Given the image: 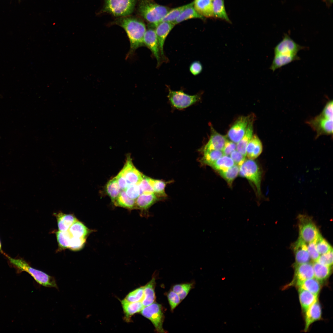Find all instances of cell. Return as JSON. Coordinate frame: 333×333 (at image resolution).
<instances>
[{
    "label": "cell",
    "mask_w": 333,
    "mask_h": 333,
    "mask_svg": "<svg viewBox=\"0 0 333 333\" xmlns=\"http://www.w3.org/2000/svg\"><path fill=\"white\" fill-rule=\"evenodd\" d=\"M192 3V2H191L187 5L171 9H170L168 12L162 19L160 22H169L173 23L178 18L181 13L186 8L190 6Z\"/></svg>",
    "instance_id": "74e56055"
},
{
    "label": "cell",
    "mask_w": 333,
    "mask_h": 333,
    "mask_svg": "<svg viewBox=\"0 0 333 333\" xmlns=\"http://www.w3.org/2000/svg\"><path fill=\"white\" fill-rule=\"evenodd\" d=\"M304 47L294 41L287 34H285L282 40L274 48V55H297L298 52Z\"/></svg>",
    "instance_id": "30bf717a"
},
{
    "label": "cell",
    "mask_w": 333,
    "mask_h": 333,
    "mask_svg": "<svg viewBox=\"0 0 333 333\" xmlns=\"http://www.w3.org/2000/svg\"><path fill=\"white\" fill-rule=\"evenodd\" d=\"M212 0H194L193 7L197 12L204 17H214Z\"/></svg>",
    "instance_id": "7402d4cb"
},
{
    "label": "cell",
    "mask_w": 333,
    "mask_h": 333,
    "mask_svg": "<svg viewBox=\"0 0 333 333\" xmlns=\"http://www.w3.org/2000/svg\"><path fill=\"white\" fill-rule=\"evenodd\" d=\"M105 188L106 192L112 202L118 197L121 191L116 177L113 178L107 182Z\"/></svg>",
    "instance_id": "e575fe53"
},
{
    "label": "cell",
    "mask_w": 333,
    "mask_h": 333,
    "mask_svg": "<svg viewBox=\"0 0 333 333\" xmlns=\"http://www.w3.org/2000/svg\"><path fill=\"white\" fill-rule=\"evenodd\" d=\"M247 116L239 117L229 130L227 136L230 140L237 143L244 135L249 120Z\"/></svg>",
    "instance_id": "7c38bea8"
},
{
    "label": "cell",
    "mask_w": 333,
    "mask_h": 333,
    "mask_svg": "<svg viewBox=\"0 0 333 333\" xmlns=\"http://www.w3.org/2000/svg\"><path fill=\"white\" fill-rule=\"evenodd\" d=\"M140 194L154 193L153 189L149 183L147 177L143 175V178L139 183Z\"/></svg>",
    "instance_id": "7dc6e473"
},
{
    "label": "cell",
    "mask_w": 333,
    "mask_h": 333,
    "mask_svg": "<svg viewBox=\"0 0 333 333\" xmlns=\"http://www.w3.org/2000/svg\"><path fill=\"white\" fill-rule=\"evenodd\" d=\"M299 238L306 243L316 239L321 235L311 218L306 215L298 217Z\"/></svg>",
    "instance_id": "ba28073f"
},
{
    "label": "cell",
    "mask_w": 333,
    "mask_h": 333,
    "mask_svg": "<svg viewBox=\"0 0 333 333\" xmlns=\"http://www.w3.org/2000/svg\"><path fill=\"white\" fill-rule=\"evenodd\" d=\"M226 139L225 136L218 133L211 127L209 139L204 146L203 150H216L222 151Z\"/></svg>",
    "instance_id": "2e32d148"
},
{
    "label": "cell",
    "mask_w": 333,
    "mask_h": 333,
    "mask_svg": "<svg viewBox=\"0 0 333 333\" xmlns=\"http://www.w3.org/2000/svg\"><path fill=\"white\" fill-rule=\"evenodd\" d=\"M143 43L155 56L158 66L161 62L160 53L155 30L151 28L146 30L144 36Z\"/></svg>",
    "instance_id": "5bb4252c"
},
{
    "label": "cell",
    "mask_w": 333,
    "mask_h": 333,
    "mask_svg": "<svg viewBox=\"0 0 333 333\" xmlns=\"http://www.w3.org/2000/svg\"><path fill=\"white\" fill-rule=\"evenodd\" d=\"M333 116L322 111L319 115L306 121L316 132L315 138L322 135H332Z\"/></svg>",
    "instance_id": "277c9868"
},
{
    "label": "cell",
    "mask_w": 333,
    "mask_h": 333,
    "mask_svg": "<svg viewBox=\"0 0 333 333\" xmlns=\"http://www.w3.org/2000/svg\"><path fill=\"white\" fill-rule=\"evenodd\" d=\"M72 236L86 238L91 231L81 222L77 220L68 230Z\"/></svg>",
    "instance_id": "f546056e"
},
{
    "label": "cell",
    "mask_w": 333,
    "mask_h": 333,
    "mask_svg": "<svg viewBox=\"0 0 333 333\" xmlns=\"http://www.w3.org/2000/svg\"><path fill=\"white\" fill-rule=\"evenodd\" d=\"M239 166L235 164L232 167L223 171H219L221 177L227 182L230 186H231L234 179L239 173Z\"/></svg>",
    "instance_id": "8d00e7d4"
},
{
    "label": "cell",
    "mask_w": 333,
    "mask_h": 333,
    "mask_svg": "<svg viewBox=\"0 0 333 333\" xmlns=\"http://www.w3.org/2000/svg\"><path fill=\"white\" fill-rule=\"evenodd\" d=\"M212 4L214 17L231 23L226 11L224 0H212Z\"/></svg>",
    "instance_id": "1f68e13d"
},
{
    "label": "cell",
    "mask_w": 333,
    "mask_h": 333,
    "mask_svg": "<svg viewBox=\"0 0 333 333\" xmlns=\"http://www.w3.org/2000/svg\"><path fill=\"white\" fill-rule=\"evenodd\" d=\"M193 2L191 4L186 8L180 14L176 20L173 23L175 25L184 21L193 18L204 19L203 16L198 14L193 7Z\"/></svg>",
    "instance_id": "4dcf8cb0"
},
{
    "label": "cell",
    "mask_w": 333,
    "mask_h": 333,
    "mask_svg": "<svg viewBox=\"0 0 333 333\" xmlns=\"http://www.w3.org/2000/svg\"><path fill=\"white\" fill-rule=\"evenodd\" d=\"M297 286L299 288L306 290L318 295L321 289L320 282L316 278H313L303 281Z\"/></svg>",
    "instance_id": "d6a6232c"
},
{
    "label": "cell",
    "mask_w": 333,
    "mask_h": 333,
    "mask_svg": "<svg viewBox=\"0 0 333 333\" xmlns=\"http://www.w3.org/2000/svg\"><path fill=\"white\" fill-rule=\"evenodd\" d=\"M236 150V143L226 139L224 146L222 150L224 155L229 156L232 152Z\"/></svg>",
    "instance_id": "816d5d0a"
},
{
    "label": "cell",
    "mask_w": 333,
    "mask_h": 333,
    "mask_svg": "<svg viewBox=\"0 0 333 333\" xmlns=\"http://www.w3.org/2000/svg\"><path fill=\"white\" fill-rule=\"evenodd\" d=\"M317 239L311 242L308 243L307 246L308 251L310 257L312 260L315 261H317L320 255L316 247Z\"/></svg>",
    "instance_id": "681fc988"
},
{
    "label": "cell",
    "mask_w": 333,
    "mask_h": 333,
    "mask_svg": "<svg viewBox=\"0 0 333 333\" xmlns=\"http://www.w3.org/2000/svg\"><path fill=\"white\" fill-rule=\"evenodd\" d=\"M116 206L130 209H136L135 200L129 198L124 190H121L120 194L113 202Z\"/></svg>",
    "instance_id": "f1b7e54d"
},
{
    "label": "cell",
    "mask_w": 333,
    "mask_h": 333,
    "mask_svg": "<svg viewBox=\"0 0 333 333\" xmlns=\"http://www.w3.org/2000/svg\"><path fill=\"white\" fill-rule=\"evenodd\" d=\"M140 313L143 316L151 322L157 332H166L163 327L164 316L161 305L154 302L144 307Z\"/></svg>",
    "instance_id": "8992f818"
},
{
    "label": "cell",
    "mask_w": 333,
    "mask_h": 333,
    "mask_svg": "<svg viewBox=\"0 0 333 333\" xmlns=\"http://www.w3.org/2000/svg\"><path fill=\"white\" fill-rule=\"evenodd\" d=\"M294 266V276L290 285L295 284L297 286L303 281L314 277L313 266L311 264H295Z\"/></svg>",
    "instance_id": "4fadbf2b"
},
{
    "label": "cell",
    "mask_w": 333,
    "mask_h": 333,
    "mask_svg": "<svg viewBox=\"0 0 333 333\" xmlns=\"http://www.w3.org/2000/svg\"><path fill=\"white\" fill-rule=\"evenodd\" d=\"M114 23L124 29L129 38L130 46L126 56L128 58L137 49L144 45L143 38L146 31L145 24L138 18L126 16L118 18Z\"/></svg>",
    "instance_id": "6da1fadb"
},
{
    "label": "cell",
    "mask_w": 333,
    "mask_h": 333,
    "mask_svg": "<svg viewBox=\"0 0 333 333\" xmlns=\"http://www.w3.org/2000/svg\"><path fill=\"white\" fill-rule=\"evenodd\" d=\"M299 59V57L297 55H274L269 68L274 72L276 70Z\"/></svg>",
    "instance_id": "4316f807"
},
{
    "label": "cell",
    "mask_w": 333,
    "mask_h": 333,
    "mask_svg": "<svg viewBox=\"0 0 333 333\" xmlns=\"http://www.w3.org/2000/svg\"><path fill=\"white\" fill-rule=\"evenodd\" d=\"M136 0H105L103 10L117 17H125L133 11Z\"/></svg>",
    "instance_id": "5b68a950"
},
{
    "label": "cell",
    "mask_w": 333,
    "mask_h": 333,
    "mask_svg": "<svg viewBox=\"0 0 333 333\" xmlns=\"http://www.w3.org/2000/svg\"><path fill=\"white\" fill-rule=\"evenodd\" d=\"M175 25L171 22H162L160 23L155 27V31L159 44L161 56L162 58L164 57L163 47L165 39Z\"/></svg>",
    "instance_id": "9a60e30c"
},
{
    "label": "cell",
    "mask_w": 333,
    "mask_h": 333,
    "mask_svg": "<svg viewBox=\"0 0 333 333\" xmlns=\"http://www.w3.org/2000/svg\"><path fill=\"white\" fill-rule=\"evenodd\" d=\"M115 177L121 190H125L128 186L127 181L125 178L120 172Z\"/></svg>",
    "instance_id": "db71d44e"
},
{
    "label": "cell",
    "mask_w": 333,
    "mask_h": 333,
    "mask_svg": "<svg viewBox=\"0 0 333 333\" xmlns=\"http://www.w3.org/2000/svg\"><path fill=\"white\" fill-rule=\"evenodd\" d=\"M168 98L172 105L177 109L187 108L199 101V94L189 95L182 90L173 91L169 89Z\"/></svg>",
    "instance_id": "9c48e42d"
},
{
    "label": "cell",
    "mask_w": 333,
    "mask_h": 333,
    "mask_svg": "<svg viewBox=\"0 0 333 333\" xmlns=\"http://www.w3.org/2000/svg\"><path fill=\"white\" fill-rule=\"evenodd\" d=\"M121 306L125 315V321H130L131 317L135 314L140 312L144 306L141 302H130L124 299L121 301Z\"/></svg>",
    "instance_id": "ffe728a7"
},
{
    "label": "cell",
    "mask_w": 333,
    "mask_h": 333,
    "mask_svg": "<svg viewBox=\"0 0 333 333\" xmlns=\"http://www.w3.org/2000/svg\"><path fill=\"white\" fill-rule=\"evenodd\" d=\"M235 164L229 156L224 155L213 162L210 166L218 171L226 170Z\"/></svg>",
    "instance_id": "836d02e7"
},
{
    "label": "cell",
    "mask_w": 333,
    "mask_h": 333,
    "mask_svg": "<svg viewBox=\"0 0 333 333\" xmlns=\"http://www.w3.org/2000/svg\"><path fill=\"white\" fill-rule=\"evenodd\" d=\"M139 183L130 184L124 190L130 198L135 200L140 195Z\"/></svg>",
    "instance_id": "f6af8a7d"
},
{
    "label": "cell",
    "mask_w": 333,
    "mask_h": 333,
    "mask_svg": "<svg viewBox=\"0 0 333 333\" xmlns=\"http://www.w3.org/2000/svg\"><path fill=\"white\" fill-rule=\"evenodd\" d=\"M155 278L153 277L151 280L144 286V295L141 301L145 307L154 302L156 299L155 289Z\"/></svg>",
    "instance_id": "603a6c76"
},
{
    "label": "cell",
    "mask_w": 333,
    "mask_h": 333,
    "mask_svg": "<svg viewBox=\"0 0 333 333\" xmlns=\"http://www.w3.org/2000/svg\"><path fill=\"white\" fill-rule=\"evenodd\" d=\"M253 120L249 119L245 133L241 139L236 144V150L246 156V148L247 145L253 136Z\"/></svg>",
    "instance_id": "d4e9b609"
},
{
    "label": "cell",
    "mask_w": 333,
    "mask_h": 333,
    "mask_svg": "<svg viewBox=\"0 0 333 333\" xmlns=\"http://www.w3.org/2000/svg\"><path fill=\"white\" fill-rule=\"evenodd\" d=\"M170 10L154 0H141L138 7L140 15L153 26L156 27Z\"/></svg>",
    "instance_id": "3957f363"
},
{
    "label": "cell",
    "mask_w": 333,
    "mask_h": 333,
    "mask_svg": "<svg viewBox=\"0 0 333 333\" xmlns=\"http://www.w3.org/2000/svg\"><path fill=\"white\" fill-rule=\"evenodd\" d=\"M57 241L61 249L69 248L70 241L72 236L69 231H57L56 233Z\"/></svg>",
    "instance_id": "f35d334b"
},
{
    "label": "cell",
    "mask_w": 333,
    "mask_h": 333,
    "mask_svg": "<svg viewBox=\"0 0 333 333\" xmlns=\"http://www.w3.org/2000/svg\"><path fill=\"white\" fill-rule=\"evenodd\" d=\"M202 64L199 61H194L190 66V71L191 74L194 76L199 74L202 72Z\"/></svg>",
    "instance_id": "f5cc1de1"
},
{
    "label": "cell",
    "mask_w": 333,
    "mask_h": 333,
    "mask_svg": "<svg viewBox=\"0 0 333 333\" xmlns=\"http://www.w3.org/2000/svg\"><path fill=\"white\" fill-rule=\"evenodd\" d=\"M123 167L119 172L125 179L128 186L139 183L143 175L134 166L130 156L128 154Z\"/></svg>",
    "instance_id": "8fae6325"
},
{
    "label": "cell",
    "mask_w": 333,
    "mask_h": 333,
    "mask_svg": "<svg viewBox=\"0 0 333 333\" xmlns=\"http://www.w3.org/2000/svg\"><path fill=\"white\" fill-rule=\"evenodd\" d=\"M313 266L314 277L319 282L326 280L330 276L332 266L325 265L317 261H315Z\"/></svg>",
    "instance_id": "83f0119b"
},
{
    "label": "cell",
    "mask_w": 333,
    "mask_h": 333,
    "mask_svg": "<svg viewBox=\"0 0 333 333\" xmlns=\"http://www.w3.org/2000/svg\"><path fill=\"white\" fill-rule=\"evenodd\" d=\"M2 244L0 239V252H1L2 253Z\"/></svg>",
    "instance_id": "9f6ffc18"
},
{
    "label": "cell",
    "mask_w": 333,
    "mask_h": 333,
    "mask_svg": "<svg viewBox=\"0 0 333 333\" xmlns=\"http://www.w3.org/2000/svg\"><path fill=\"white\" fill-rule=\"evenodd\" d=\"M321 255L315 261L325 265L332 266L333 264V250Z\"/></svg>",
    "instance_id": "c3c4849f"
},
{
    "label": "cell",
    "mask_w": 333,
    "mask_h": 333,
    "mask_svg": "<svg viewBox=\"0 0 333 333\" xmlns=\"http://www.w3.org/2000/svg\"><path fill=\"white\" fill-rule=\"evenodd\" d=\"M296 263L302 264L308 262L310 257L306 243L299 238L294 245Z\"/></svg>",
    "instance_id": "e0dca14e"
},
{
    "label": "cell",
    "mask_w": 333,
    "mask_h": 333,
    "mask_svg": "<svg viewBox=\"0 0 333 333\" xmlns=\"http://www.w3.org/2000/svg\"><path fill=\"white\" fill-rule=\"evenodd\" d=\"M262 149L261 140L257 135H253L247 145L246 156L249 159L253 160L260 155Z\"/></svg>",
    "instance_id": "44dd1931"
},
{
    "label": "cell",
    "mask_w": 333,
    "mask_h": 333,
    "mask_svg": "<svg viewBox=\"0 0 333 333\" xmlns=\"http://www.w3.org/2000/svg\"><path fill=\"white\" fill-rule=\"evenodd\" d=\"M2 253L8 259L10 264L18 272H27L37 283L43 286L58 288L56 280L53 277L32 267L24 259L20 257L12 258L3 252Z\"/></svg>",
    "instance_id": "7a4b0ae2"
},
{
    "label": "cell",
    "mask_w": 333,
    "mask_h": 333,
    "mask_svg": "<svg viewBox=\"0 0 333 333\" xmlns=\"http://www.w3.org/2000/svg\"><path fill=\"white\" fill-rule=\"evenodd\" d=\"M316 247L320 255L326 253L332 250V248L331 245L321 235L317 239Z\"/></svg>",
    "instance_id": "7bdbcfd3"
},
{
    "label": "cell",
    "mask_w": 333,
    "mask_h": 333,
    "mask_svg": "<svg viewBox=\"0 0 333 333\" xmlns=\"http://www.w3.org/2000/svg\"><path fill=\"white\" fill-rule=\"evenodd\" d=\"M305 327L304 331H306L313 323L319 320L321 317V308L318 301L311 305L306 311Z\"/></svg>",
    "instance_id": "ac0fdd59"
},
{
    "label": "cell",
    "mask_w": 333,
    "mask_h": 333,
    "mask_svg": "<svg viewBox=\"0 0 333 333\" xmlns=\"http://www.w3.org/2000/svg\"><path fill=\"white\" fill-rule=\"evenodd\" d=\"M193 286V283L177 284L173 286L172 290L178 294L182 301L186 297Z\"/></svg>",
    "instance_id": "60d3db41"
},
{
    "label": "cell",
    "mask_w": 333,
    "mask_h": 333,
    "mask_svg": "<svg viewBox=\"0 0 333 333\" xmlns=\"http://www.w3.org/2000/svg\"><path fill=\"white\" fill-rule=\"evenodd\" d=\"M240 176L253 183L257 189L259 195L261 193V173L256 162L253 159H246L239 167Z\"/></svg>",
    "instance_id": "52a82bcc"
},
{
    "label": "cell",
    "mask_w": 333,
    "mask_h": 333,
    "mask_svg": "<svg viewBox=\"0 0 333 333\" xmlns=\"http://www.w3.org/2000/svg\"><path fill=\"white\" fill-rule=\"evenodd\" d=\"M230 156L235 164L239 167L243 164L246 160V157L236 150L232 152Z\"/></svg>",
    "instance_id": "f907efd6"
},
{
    "label": "cell",
    "mask_w": 333,
    "mask_h": 333,
    "mask_svg": "<svg viewBox=\"0 0 333 333\" xmlns=\"http://www.w3.org/2000/svg\"><path fill=\"white\" fill-rule=\"evenodd\" d=\"M167 296L171 309V311H173L181 300L178 294L172 290L168 292Z\"/></svg>",
    "instance_id": "bcb514c9"
},
{
    "label": "cell",
    "mask_w": 333,
    "mask_h": 333,
    "mask_svg": "<svg viewBox=\"0 0 333 333\" xmlns=\"http://www.w3.org/2000/svg\"><path fill=\"white\" fill-rule=\"evenodd\" d=\"M147 178L154 193L158 197H165L166 195L165 189L166 183L161 180L154 179L148 177Z\"/></svg>",
    "instance_id": "ab89813d"
},
{
    "label": "cell",
    "mask_w": 333,
    "mask_h": 333,
    "mask_svg": "<svg viewBox=\"0 0 333 333\" xmlns=\"http://www.w3.org/2000/svg\"><path fill=\"white\" fill-rule=\"evenodd\" d=\"M143 295L144 286H142L130 292L124 299L130 302H141Z\"/></svg>",
    "instance_id": "b9f144b4"
},
{
    "label": "cell",
    "mask_w": 333,
    "mask_h": 333,
    "mask_svg": "<svg viewBox=\"0 0 333 333\" xmlns=\"http://www.w3.org/2000/svg\"><path fill=\"white\" fill-rule=\"evenodd\" d=\"M203 151L204 155L201 161L203 163L209 166L224 155L221 150H210Z\"/></svg>",
    "instance_id": "d590c367"
},
{
    "label": "cell",
    "mask_w": 333,
    "mask_h": 333,
    "mask_svg": "<svg viewBox=\"0 0 333 333\" xmlns=\"http://www.w3.org/2000/svg\"><path fill=\"white\" fill-rule=\"evenodd\" d=\"M298 292L300 303L304 312H305L311 305L318 301V295L300 288H299Z\"/></svg>",
    "instance_id": "484cf974"
},
{
    "label": "cell",
    "mask_w": 333,
    "mask_h": 333,
    "mask_svg": "<svg viewBox=\"0 0 333 333\" xmlns=\"http://www.w3.org/2000/svg\"><path fill=\"white\" fill-rule=\"evenodd\" d=\"M56 218L59 231L68 230L71 226L78 220L74 215L66 214L61 212L54 213Z\"/></svg>",
    "instance_id": "cb8c5ba5"
},
{
    "label": "cell",
    "mask_w": 333,
    "mask_h": 333,
    "mask_svg": "<svg viewBox=\"0 0 333 333\" xmlns=\"http://www.w3.org/2000/svg\"><path fill=\"white\" fill-rule=\"evenodd\" d=\"M323 1L326 3V6L329 8L333 3V0H323Z\"/></svg>",
    "instance_id": "11a10c76"
},
{
    "label": "cell",
    "mask_w": 333,
    "mask_h": 333,
    "mask_svg": "<svg viewBox=\"0 0 333 333\" xmlns=\"http://www.w3.org/2000/svg\"><path fill=\"white\" fill-rule=\"evenodd\" d=\"M154 193L140 194L135 200L136 209L146 212L148 209L159 200V197Z\"/></svg>",
    "instance_id": "d6986e66"
},
{
    "label": "cell",
    "mask_w": 333,
    "mask_h": 333,
    "mask_svg": "<svg viewBox=\"0 0 333 333\" xmlns=\"http://www.w3.org/2000/svg\"><path fill=\"white\" fill-rule=\"evenodd\" d=\"M86 238L75 237L72 236L70 240L69 248L72 251H78L84 246Z\"/></svg>",
    "instance_id": "ee69618b"
}]
</instances>
